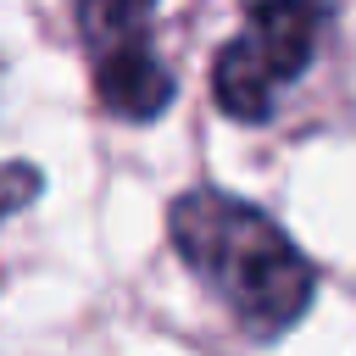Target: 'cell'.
I'll list each match as a JSON object with an SVG mask.
<instances>
[{
  "label": "cell",
  "instance_id": "3",
  "mask_svg": "<svg viewBox=\"0 0 356 356\" xmlns=\"http://www.w3.org/2000/svg\"><path fill=\"white\" fill-rule=\"evenodd\" d=\"M156 0H78V39L89 50L95 100L122 122H150L172 100V72L150 44Z\"/></svg>",
  "mask_w": 356,
  "mask_h": 356
},
{
  "label": "cell",
  "instance_id": "1",
  "mask_svg": "<svg viewBox=\"0 0 356 356\" xmlns=\"http://www.w3.org/2000/svg\"><path fill=\"white\" fill-rule=\"evenodd\" d=\"M167 234L184 267L250 339H278L306 317L317 267L261 206L200 184L167 206Z\"/></svg>",
  "mask_w": 356,
  "mask_h": 356
},
{
  "label": "cell",
  "instance_id": "2",
  "mask_svg": "<svg viewBox=\"0 0 356 356\" xmlns=\"http://www.w3.org/2000/svg\"><path fill=\"white\" fill-rule=\"evenodd\" d=\"M328 33V0H256L217 50L211 95L234 122H267L289 83L306 78Z\"/></svg>",
  "mask_w": 356,
  "mask_h": 356
},
{
  "label": "cell",
  "instance_id": "4",
  "mask_svg": "<svg viewBox=\"0 0 356 356\" xmlns=\"http://www.w3.org/2000/svg\"><path fill=\"white\" fill-rule=\"evenodd\" d=\"M33 195H39V167H28V161H0V222L17 217Z\"/></svg>",
  "mask_w": 356,
  "mask_h": 356
}]
</instances>
